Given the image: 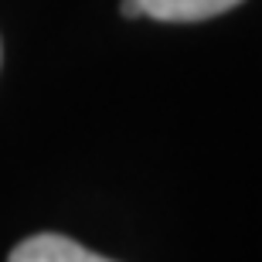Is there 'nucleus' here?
Returning a JSON list of instances; mask_svg holds the SVG:
<instances>
[{
    "label": "nucleus",
    "mask_w": 262,
    "mask_h": 262,
    "mask_svg": "<svg viewBox=\"0 0 262 262\" xmlns=\"http://www.w3.org/2000/svg\"><path fill=\"white\" fill-rule=\"evenodd\" d=\"M7 262H113V259L89 252L85 245L72 242L65 235H34L28 242H20Z\"/></svg>",
    "instance_id": "1"
},
{
    "label": "nucleus",
    "mask_w": 262,
    "mask_h": 262,
    "mask_svg": "<svg viewBox=\"0 0 262 262\" xmlns=\"http://www.w3.org/2000/svg\"><path fill=\"white\" fill-rule=\"evenodd\" d=\"M242 0H140L143 17L154 20H208L225 10L238 7Z\"/></svg>",
    "instance_id": "2"
},
{
    "label": "nucleus",
    "mask_w": 262,
    "mask_h": 262,
    "mask_svg": "<svg viewBox=\"0 0 262 262\" xmlns=\"http://www.w3.org/2000/svg\"><path fill=\"white\" fill-rule=\"evenodd\" d=\"M119 10H123V17H143L140 0H123V4H119Z\"/></svg>",
    "instance_id": "3"
}]
</instances>
